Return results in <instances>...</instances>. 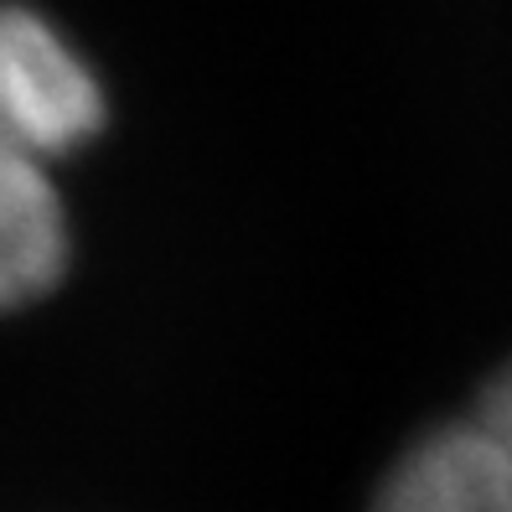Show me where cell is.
I'll list each match as a JSON object with an SVG mask.
<instances>
[{
    "mask_svg": "<svg viewBox=\"0 0 512 512\" xmlns=\"http://www.w3.org/2000/svg\"><path fill=\"white\" fill-rule=\"evenodd\" d=\"M52 171L0 119V316L42 300L68 269V207Z\"/></svg>",
    "mask_w": 512,
    "mask_h": 512,
    "instance_id": "7a4b0ae2",
    "label": "cell"
},
{
    "mask_svg": "<svg viewBox=\"0 0 512 512\" xmlns=\"http://www.w3.org/2000/svg\"><path fill=\"white\" fill-rule=\"evenodd\" d=\"M368 512H512V363L404 450Z\"/></svg>",
    "mask_w": 512,
    "mask_h": 512,
    "instance_id": "6da1fadb",
    "label": "cell"
}]
</instances>
